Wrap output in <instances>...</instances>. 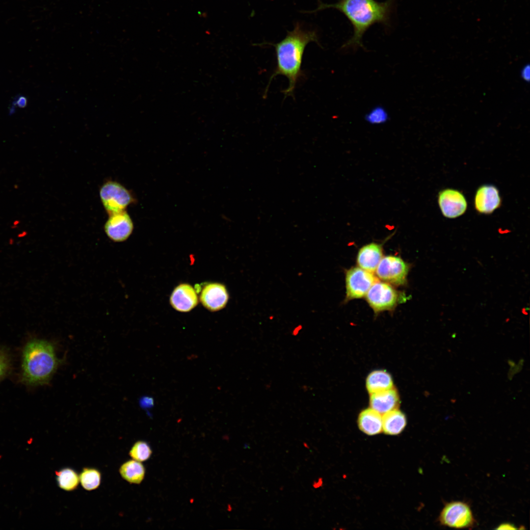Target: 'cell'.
<instances>
[{"label":"cell","mask_w":530,"mask_h":530,"mask_svg":"<svg viewBox=\"0 0 530 530\" xmlns=\"http://www.w3.org/2000/svg\"><path fill=\"white\" fill-rule=\"evenodd\" d=\"M395 0L379 2L375 0H339L333 4L319 3L316 12L328 8L336 9L348 20L353 27L352 37L343 49L364 48L362 40L364 33L376 24L388 26Z\"/></svg>","instance_id":"6da1fadb"},{"label":"cell","mask_w":530,"mask_h":530,"mask_svg":"<svg viewBox=\"0 0 530 530\" xmlns=\"http://www.w3.org/2000/svg\"><path fill=\"white\" fill-rule=\"evenodd\" d=\"M311 42L318 44L316 32L305 30L297 23L293 29L288 32L286 37L280 42L269 44L275 48L276 66L269 78L264 95H266L273 78L278 75H282L288 79L289 83L288 88L283 91L285 97H294L296 83L303 75L301 66L304 52L307 44Z\"/></svg>","instance_id":"7a4b0ae2"},{"label":"cell","mask_w":530,"mask_h":530,"mask_svg":"<svg viewBox=\"0 0 530 530\" xmlns=\"http://www.w3.org/2000/svg\"><path fill=\"white\" fill-rule=\"evenodd\" d=\"M59 362L52 343L42 339H31L23 351L22 381L31 386L47 384L57 370Z\"/></svg>","instance_id":"3957f363"},{"label":"cell","mask_w":530,"mask_h":530,"mask_svg":"<svg viewBox=\"0 0 530 530\" xmlns=\"http://www.w3.org/2000/svg\"><path fill=\"white\" fill-rule=\"evenodd\" d=\"M405 294L397 290L392 285L379 281L375 282L366 295V299L375 314L392 311L406 299Z\"/></svg>","instance_id":"277c9868"},{"label":"cell","mask_w":530,"mask_h":530,"mask_svg":"<svg viewBox=\"0 0 530 530\" xmlns=\"http://www.w3.org/2000/svg\"><path fill=\"white\" fill-rule=\"evenodd\" d=\"M99 196L108 215L126 210L136 199L129 190L115 181L105 182L99 190Z\"/></svg>","instance_id":"5b68a950"},{"label":"cell","mask_w":530,"mask_h":530,"mask_svg":"<svg viewBox=\"0 0 530 530\" xmlns=\"http://www.w3.org/2000/svg\"><path fill=\"white\" fill-rule=\"evenodd\" d=\"M438 520L442 526L456 529L472 528L476 524L470 506L461 501L447 503L440 512Z\"/></svg>","instance_id":"8992f818"},{"label":"cell","mask_w":530,"mask_h":530,"mask_svg":"<svg viewBox=\"0 0 530 530\" xmlns=\"http://www.w3.org/2000/svg\"><path fill=\"white\" fill-rule=\"evenodd\" d=\"M410 268V265L399 256L383 257L375 270L376 277L391 285H404Z\"/></svg>","instance_id":"52a82bcc"},{"label":"cell","mask_w":530,"mask_h":530,"mask_svg":"<svg viewBox=\"0 0 530 530\" xmlns=\"http://www.w3.org/2000/svg\"><path fill=\"white\" fill-rule=\"evenodd\" d=\"M378 278L373 273L359 266L352 267L345 272V301L362 298Z\"/></svg>","instance_id":"ba28073f"},{"label":"cell","mask_w":530,"mask_h":530,"mask_svg":"<svg viewBox=\"0 0 530 530\" xmlns=\"http://www.w3.org/2000/svg\"><path fill=\"white\" fill-rule=\"evenodd\" d=\"M134 228L132 220L126 210L108 215L104 225L108 238L114 242H123L131 235Z\"/></svg>","instance_id":"9c48e42d"},{"label":"cell","mask_w":530,"mask_h":530,"mask_svg":"<svg viewBox=\"0 0 530 530\" xmlns=\"http://www.w3.org/2000/svg\"><path fill=\"white\" fill-rule=\"evenodd\" d=\"M438 203L442 214L449 218H455L463 215L467 208V202L463 194L452 188L440 191Z\"/></svg>","instance_id":"30bf717a"},{"label":"cell","mask_w":530,"mask_h":530,"mask_svg":"<svg viewBox=\"0 0 530 530\" xmlns=\"http://www.w3.org/2000/svg\"><path fill=\"white\" fill-rule=\"evenodd\" d=\"M502 199L498 189L491 185L479 186L476 191L474 198L476 210L481 214H490L499 208Z\"/></svg>","instance_id":"8fae6325"},{"label":"cell","mask_w":530,"mask_h":530,"mask_svg":"<svg viewBox=\"0 0 530 530\" xmlns=\"http://www.w3.org/2000/svg\"><path fill=\"white\" fill-rule=\"evenodd\" d=\"M229 297L228 292L224 285L211 283L203 288L200 300L206 309L213 312L224 308L228 303Z\"/></svg>","instance_id":"7c38bea8"},{"label":"cell","mask_w":530,"mask_h":530,"mask_svg":"<svg viewBox=\"0 0 530 530\" xmlns=\"http://www.w3.org/2000/svg\"><path fill=\"white\" fill-rule=\"evenodd\" d=\"M170 303L177 311L189 312L198 304L197 294L191 285L181 284L173 290L170 297Z\"/></svg>","instance_id":"4fadbf2b"},{"label":"cell","mask_w":530,"mask_h":530,"mask_svg":"<svg viewBox=\"0 0 530 530\" xmlns=\"http://www.w3.org/2000/svg\"><path fill=\"white\" fill-rule=\"evenodd\" d=\"M383 245L371 242L362 246L358 251L357 263L359 267L373 273L383 258Z\"/></svg>","instance_id":"5bb4252c"},{"label":"cell","mask_w":530,"mask_h":530,"mask_svg":"<svg viewBox=\"0 0 530 530\" xmlns=\"http://www.w3.org/2000/svg\"><path fill=\"white\" fill-rule=\"evenodd\" d=\"M370 407L381 415L398 409L399 404V395L393 388L370 395Z\"/></svg>","instance_id":"9a60e30c"},{"label":"cell","mask_w":530,"mask_h":530,"mask_svg":"<svg viewBox=\"0 0 530 530\" xmlns=\"http://www.w3.org/2000/svg\"><path fill=\"white\" fill-rule=\"evenodd\" d=\"M357 423L361 431L368 435H375L382 431V415L371 407L360 412Z\"/></svg>","instance_id":"2e32d148"},{"label":"cell","mask_w":530,"mask_h":530,"mask_svg":"<svg viewBox=\"0 0 530 530\" xmlns=\"http://www.w3.org/2000/svg\"><path fill=\"white\" fill-rule=\"evenodd\" d=\"M406 423L405 414L398 409L382 415V431L386 434L398 435L404 429Z\"/></svg>","instance_id":"e0dca14e"},{"label":"cell","mask_w":530,"mask_h":530,"mask_svg":"<svg viewBox=\"0 0 530 530\" xmlns=\"http://www.w3.org/2000/svg\"><path fill=\"white\" fill-rule=\"evenodd\" d=\"M366 386L371 395L393 388V381L391 374L386 371L375 370L368 375Z\"/></svg>","instance_id":"ac0fdd59"},{"label":"cell","mask_w":530,"mask_h":530,"mask_svg":"<svg viewBox=\"0 0 530 530\" xmlns=\"http://www.w3.org/2000/svg\"><path fill=\"white\" fill-rule=\"evenodd\" d=\"M119 473L121 477L127 482L137 484L143 480L145 469L141 462L129 460L120 466Z\"/></svg>","instance_id":"d6986e66"},{"label":"cell","mask_w":530,"mask_h":530,"mask_svg":"<svg viewBox=\"0 0 530 530\" xmlns=\"http://www.w3.org/2000/svg\"><path fill=\"white\" fill-rule=\"evenodd\" d=\"M57 483L59 488L66 491L76 489L80 483L79 475L73 469L64 468L55 472Z\"/></svg>","instance_id":"ffe728a7"},{"label":"cell","mask_w":530,"mask_h":530,"mask_svg":"<svg viewBox=\"0 0 530 530\" xmlns=\"http://www.w3.org/2000/svg\"><path fill=\"white\" fill-rule=\"evenodd\" d=\"M80 482L86 490L96 489L101 482V474L95 468H84L79 475Z\"/></svg>","instance_id":"44dd1931"},{"label":"cell","mask_w":530,"mask_h":530,"mask_svg":"<svg viewBox=\"0 0 530 530\" xmlns=\"http://www.w3.org/2000/svg\"><path fill=\"white\" fill-rule=\"evenodd\" d=\"M152 453L150 445L144 441L136 442L129 451L131 457L139 462L147 460L151 457Z\"/></svg>","instance_id":"7402d4cb"},{"label":"cell","mask_w":530,"mask_h":530,"mask_svg":"<svg viewBox=\"0 0 530 530\" xmlns=\"http://www.w3.org/2000/svg\"><path fill=\"white\" fill-rule=\"evenodd\" d=\"M389 119L387 111L381 106L373 107L365 116L366 121L371 125L383 124L386 123Z\"/></svg>","instance_id":"603a6c76"},{"label":"cell","mask_w":530,"mask_h":530,"mask_svg":"<svg viewBox=\"0 0 530 530\" xmlns=\"http://www.w3.org/2000/svg\"><path fill=\"white\" fill-rule=\"evenodd\" d=\"M10 368V363L7 355L0 350V380L7 373Z\"/></svg>","instance_id":"cb8c5ba5"},{"label":"cell","mask_w":530,"mask_h":530,"mask_svg":"<svg viewBox=\"0 0 530 530\" xmlns=\"http://www.w3.org/2000/svg\"><path fill=\"white\" fill-rule=\"evenodd\" d=\"M139 403L142 408L150 409L154 405V399L152 397L144 396L140 398Z\"/></svg>","instance_id":"d4e9b609"},{"label":"cell","mask_w":530,"mask_h":530,"mask_svg":"<svg viewBox=\"0 0 530 530\" xmlns=\"http://www.w3.org/2000/svg\"><path fill=\"white\" fill-rule=\"evenodd\" d=\"M496 529L499 530H514L517 529L514 525L510 523H503L499 525Z\"/></svg>","instance_id":"484cf974"},{"label":"cell","mask_w":530,"mask_h":530,"mask_svg":"<svg viewBox=\"0 0 530 530\" xmlns=\"http://www.w3.org/2000/svg\"><path fill=\"white\" fill-rule=\"evenodd\" d=\"M521 75L523 79L525 80H529L530 78V67L529 66L524 67L522 70Z\"/></svg>","instance_id":"4316f807"},{"label":"cell","mask_w":530,"mask_h":530,"mask_svg":"<svg viewBox=\"0 0 530 530\" xmlns=\"http://www.w3.org/2000/svg\"><path fill=\"white\" fill-rule=\"evenodd\" d=\"M322 485V478L321 477L318 478L317 480H315L312 483V487L314 489H318Z\"/></svg>","instance_id":"83f0119b"},{"label":"cell","mask_w":530,"mask_h":530,"mask_svg":"<svg viewBox=\"0 0 530 530\" xmlns=\"http://www.w3.org/2000/svg\"><path fill=\"white\" fill-rule=\"evenodd\" d=\"M16 104L20 107H25L26 104V100L24 97H21L17 101Z\"/></svg>","instance_id":"f1b7e54d"},{"label":"cell","mask_w":530,"mask_h":530,"mask_svg":"<svg viewBox=\"0 0 530 530\" xmlns=\"http://www.w3.org/2000/svg\"><path fill=\"white\" fill-rule=\"evenodd\" d=\"M303 445L306 449H310L309 446L307 442H304L303 443Z\"/></svg>","instance_id":"f546056e"},{"label":"cell","mask_w":530,"mask_h":530,"mask_svg":"<svg viewBox=\"0 0 530 530\" xmlns=\"http://www.w3.org/2000/svg\"><path fill=\"white\" fill-rule=\"evenodd\" d=\"M302 388L304 391H307L309 390V387L307 385H303Z\"/></svg>","instance_id":"4dcf8cb0"}]
</instances>
